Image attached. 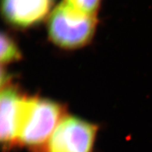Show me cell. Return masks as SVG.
Returning a JSON list of instances; mask_svg holds the SVG:
<instances>
[{
    "label": "cell",
    "mask_w": 152,
    "mask_h": 152,
    "mask_svg": "<svg viewBox=\"0 0 152 152\" xmlns=\"http://www.w3.org/2000/svg\"><path fill=\"white\" fill-rule=\"evenodd\" d=\"M95 16L76 10L63 1L53 10L48 22L49 38L64 49H77L90 42L96 30Z\"/></svg>",
    "instance_id": "1"
},
{
    "label": "cell",
    "mask_w": 152,
    "mask_h": 152,
    "mask_svg": "<svg viewBox=\"0 0 152 152\" xmlns=\"http://www.w3.org/2000/svg\"><path fill=\"white\" fill-rule=\"evenodd\" d=\"M64 114V108L56 102L28 97L18 142L31 148L43 146L50 140Z\"/></svg>",
    "instance_id": "2"
},
{
    "label": "cell",
    "mask_w": 152,
    "mask_h": 152,
    "mask_svg": "<svg viewBox=\"0 0 152 152\" xmlns=\"http://www.w3.org/2000/svg\"><path fill=\"white\" fill-rule=\"evenodd\" d=\"M96 130L84 120L64 117L49 140V152H92Z\"/></svg>",
    "instance_id": "3"
},
{
    "label": "cell",
    "mask_w": 152,
    "mask_h": 152,
    "mask_svg": "<svg viewBox=\"0 0 152 152\" xmlns=\"http://www.w3.org/2000/svg\"><path fill=\"white\" fill-rule=\"evenodd\" d=\"M28 98L14 87L7 85L1 88L0 137L1 143L6 148L18 143Z\"/></svg>",
    "instance_id": "4"
},
{
    "label": "cell",
    "mask_w": 152,
    "mask_h": 152,
    "mask_svg": "<svg viewBox=\"0 0 152 152\" xmlns=\"http://www.w3.org/2000/svg\"><path fill=\"white\" fill-rule=\"evenodd\" d=\"M54 0H1V12L7 22L18 28L38 23L48 15Z\"/></svg>",
    "instance_id": "5"
},
{
    "label": "cell",
    "mask_w": 152,
    "mask_h": 152,
    "mask_svg": "<svg viewBox=\"0 0 152 152\" xmlns=\"http://www.w3.org/2000/svg\"><path fill=\"white\" fill-rule=\"evenodd\" d=\"M20 52L16 42L7 33H1V64H9L20 59Z\"/></svg>",
    "instance_id": "6"
},
{
    "label": "cell",
    "mask_w": 152,
    "mask_h": 152,
    "mask_svg": "<svg viewBox=\"0 0 152 152\" xmlns=\"http://www.w3.org/2000/svg\"><path fill=\"white\" fill-rule=\"evenodd\" d=\"M73 8L85 14L95 16L101 0H64Z\"/></svg>",
    "instance_id": "7"
}]
</instances>
